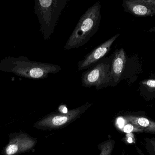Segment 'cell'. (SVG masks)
I'll return each mask as SVG.
<instances>
[{
    "label": "cell",
    "mask_w": 155,
    "mask_h": 155,
    "mask_svg": "<svg viewBox=\"0 0 155 155\" xmlns=\"http://www.w3.org/2000/svg\"><path fill=\"white\" fill-rule=\"evenodd\" d=\"M69 0H36L35 10L41 24V30L45 40L50 38Z\"/></svg>",
    "instance_id": "obj_3"
},
{
    "label": "cell",
    "mask_w": 155,
    "mask_h": 155,
    "mask_svg": "<svg viewBox=\"0 0 155 155\" xmlns=\"http://www.w3.org/2000/svg\"><path fill=\"white\" fill-rule=\"evenodd\" d=\"M144 142V147L147 153L149 155H155V137H146Z\"/></svg>",
    "instance_id": "obj_9"
},
{
    "label": "cell",
    "mask_w": 155,
    "mask_h": 155,
    "mask_svg": "<svg viewBox=\"0 0 155 155\" xmlns=\"http://www.w3.org/2000/svg\"><path fill=\"white\" fill-rule=\"evenodd\" d=\"M117 123L120 128H122L124 125V120L123 118H119L117 120Z\"/></svg>",
    "instance_id": "obj_11"
},
{
    "label": "cell",
    "mask_w": 155,
    "mask_h": 155,
    "mask_svg": "<svg viewBox=\"0 0 155 155\" xmlns=\"http://www.w3.org/2000/svg\"><path fill=\"white\" fill-rule=\"evenodd\" d=\"M101 19V4L97 2L80 17L64 46V50L79 48L86 44L99 29Z\"/></svg>",
    "instance_id": "obj_1"
},
{
    "label": "cell",
    "mask_w": 155,
    "mask_h": 155,
    "mask_svg": "<svg viewBox=\"0 0 155 155\" xmlns=\"http://www.w3.org/2000/svg\"><path fill=\"white\" fill-rule=\"evenodd\" d=\"M68 121V118L66 116H57L54 117L52 123L54 125L61 126L65 123Z\"/></svg>",
    "instance_id": "obj_10"
},
{
    "label": "cell",
    "mask_w": 155,
    "mask_h": 155,
    "mask_svg": "<svg viewBox=\"0 0 155 155\" xmlns=\"http://www.w3.org/2000/svg\"><path fill=\"white\" fill-rule=\"evenodd\" d=\"M140 95L146 101L155 99V79H147L140 81L138 89Z\"/></svg>",
    "instance_id": "obj_8"
},
{
    "label": "cell",
    "mask_w": 155,
    "mask_h": 155,
    "mask_svg": "<svg viewBox=\"0 0 155 155\" xmlns=\"http://www.w3.org/2000/svg\"><path fill=\"white\" fill-rule=\"evenodd\" d=\"M124 12L136 17L155 15V0H124Z\"/></svg>",
    "instance_id": "obj_6"
},
{
    "label": "cell",
    "mask_w": 155,
    "mask_h": 155,
    "mask_svg": "<svg viewBox=\"0 0 155 155\" xmlns=\"http://www.w3.org/2000/svg\"><path fill=\"white\" fill-rule=\"evenodd\" d=\"M60 110L64 113H66L68 112V109L64 106H61L60 107Z\"/></svg>",
    "instance_id": "obj_12"
},
{
    "label": "cell",
    "mask_w": 155,
    "mask_h": 155,
    "mask_svg": "<svg viewBox=\"0 0 155 155\" xmlns=\"http://www.w3.org/2000/svg\"><path fill=\"white\" fill-rule=\"evenodd\" d=\"M119 35V34H117L87 54L84 59L78 63V70L79 71L87 70L98 62L101 59L104 58L110 52L112 45Z\"/></svg>",
    "instance_id": "obj_5"
},
{
    "label": "cell",
    "mask_w": 155,
    "mask_h": 155,
    "mask_svg": "<svg viewBox=\"0 0 155 155\" xmlns=\"http://www.w3.org/2000/svg\"><path fill=\"white\" fill-rule=\"evenodd\" d=\"M148 32L149 33L155 32V27H153V28L149 29V30L148 31Z\"/></svg>",
    "instance_id": "obj_14"
},
{
    "label": "cell",
    "mask_w": 155,
    "mask_h": 155,
    "mask_svg": "<svg viewBox=\"0 0 155 155\" xmlns=\"http://www.w3.org/2000/svg\"><path fill=\"white\" fill-rule=\"evenodd\" d=\"M112 56L109 86H116L124 79L129 85L135 82L142 69L138 56H128L123 47L116 50Z\"/></svg>",
    "instance_id": "obj_2"
},
{
    "label": "cell",
    "mask_w": 155,
    "mask_h": 155,
    "mask_svg": "<svg viewBox=\"0 0 155 155\" xmlns=\"http://www.w3.org/2000/svg\"><path fill=\"white\" fill-rule=\"evenodd\" d=\"M112 54L101 59L86 70L81 76V85L85 87L95 86L100 89L109 86Z\"/></svg>",
    "instance_id": "obj_4"
},
{
    "label": "cell",
    "mask_w": 155,
    "mask_h": 155,
    "mask_svg": "<svg viewBox=\"0 0 155 155\" xmlns=\"http://www.w3.org/2000/svg\"><path fill=\"white\" fill-rule=\"evenodd\" d=\"M137 153H138V154L139 155H146L144 153L143 151L140 148H139V147H137Z\"/></svg>",
    "instance_id": "obj_13"
},
{
    "label": "cell",
    "mask_w": 155,
    "mask_h": 155,
    "mask_svg": "<svg viewBox=\"0 0 155 155\" xmlns=\"http://www.w3.org/2000/svg\"><path fill=\"white\" fill-rule=\"evenodd\" d=\"M127 118L130 124L142 130L143 133L155 135V121L147 116L144 112L132 113Z\"/></svg>",
    "instance_id": "obj_7"
}]
</instances>
